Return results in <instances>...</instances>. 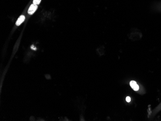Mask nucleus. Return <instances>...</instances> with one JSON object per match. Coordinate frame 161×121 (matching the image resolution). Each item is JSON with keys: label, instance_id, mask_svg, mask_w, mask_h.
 <instances>
[{"label": "nucleus", "instance_id": "f257e3e1", "mask_svg": "<svg viewBox=\"0 0 161 121\" xmlns=\"http://www.w3.org/2000/svg\"><path fill=\"white\" fill-rule=\"evenodd\" d=\"M38 8V5L37 4H32L28 10V14L29 15H32L35 13Z\"/></svg>", "mask_w": 161, "mask_h": 121}, {"label": "nucleus", "instance_id": "f03ea898", "mask_svg": "<svg viewBox=\"0 0 161 121\" xmlns=\"http://www.w3.org/2000/svg\"><path fill=\"white\" fill-rule=\"evenodd\" d=\"M130 86L135 91H138L139 89V86L136 84V82L134 81H132L130 83Z\"/></svg>", "mask_w": 161, "mask_h": 121}, {"label": "nucleus", "instance_id": "7ed1b4c3", "mask_svg": "<svg viewBox=\"0 0 161 121\" xmlns=\"http://www.w3.org/2000/svg\"><path fill=\"white\" fill-rule=\"evenodd\" d=\"M25 16H23V15H21V16H20L19 18L17 20V22H16V25L18 26L20 25L22 23L24 22V21L25 20Z\"/></svg>", "mask_w": 161, "mask_h": 121}, {"label": "nucleus", "instance_id": "20e7f679", "mask_svg": "<svg viewBox=\"0 0 161 121\" xmlns=\"http://www.w3.org/2000/svg\"><path fill=\"white\" fill-rule=\"evenodd\" d=\"M41 2V0H33V4L38 5Z\"/></svg>", "mask_w": 161, "mask_h": 121}, {"label": "nucleus", "instance_id": "39448f33", "mask_svg": "<svg viewBox=\"0 0 161 121\" xmlns=\"http://www.w3.org/2000/svg\"><path fill=\"white\" fill-rule=\"evenodd\" d=\"M126 102H129L131 101V98H130L129 96H127L126 98Z\"/></svg>", "mask_w": 161, "mask_h": 121}]
</instances>
